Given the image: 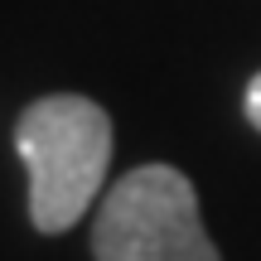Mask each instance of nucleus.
<instances>
[{
    "label": "nucleus",
    "instance_id": "1",
    "mask_svg": "<svg viewBox=\"0 0 261 261\" xmlns=\"http://www.w3.org/2000/svg\"><path fill=\"white\" fill-rule=\"evenodd\" d=\"M15 150L29 169V218L39 232H68L92 208L112 165V116L77 92H54L24 107Z\"/></svg>",
    "mask_w": 261,
    "mask_h": 261
},
{
    "label": "nucleus",
    "instance_id": "2",
    "mask_svg": "<svg viewBox=\"0 0 261 261\" xmlns=\"http://www.w3.org/2000/svg\"><path fill=\"white\" fill-rule=\"evenodd\" d=\"M97 261H218L198 194L174 165H140L112 184L92 223Z\"/></svg>",
    "mask_w": 261,
    "mask_h": 261
},
{
    "label": "nucleus",
    "instance_id": "3",
    "mask_svg": "<svg viewBox=\"0 0 261 261\" xmlns=\"http://www.w3.org/2000/svg\"><path fill=\"white\" fill-rule=\"evenodd\" d=\"M247 121L261 130V73L252 77V83H247Z\"/></svg>",
    "mask_w": 261,
    "mask_h": 261
}]
</instances>
